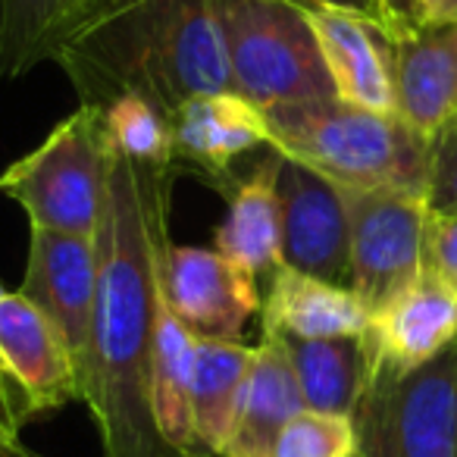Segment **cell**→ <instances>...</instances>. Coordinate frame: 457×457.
I'll use <instances>...</instances> for the list:
<instances>
[{"label":"cell","instance_id":"obj_1","mask_svg":"<svg viewBox=\"0 0 457 457\" xmlns=\"http://www.w3.org/2000/svg\"><path fill=\"white\" fill-rule=\"evenodd\" d=\"M176 166L138 163L113 147L110 195L97 228V298L82 404L104 457H179L154 420L157 267L170 242Z\"/></svg>","mask_w":457,"mask_h":457},{"label":"cell","instance_id":"obj_2","mask_svg":"<svg viewBox=\"0 0 457 457\" xmlns=\"http://www.w3.org/2000/svg\"><path fill=\"white\" fill-rule=\"evenodd\" d=\"M54 63L79 104L138 95L170 122L195 97L236 91L210 0H104Z\"/></svg>","mask_w":457,"mask_h":457},{"label":"cell","instance_id":"obj_3","mask_svg":"<svg viewBox=\"0 0 457 457\" xmlns=\"http://www.w3.org/2000/svg\"><path fill=\"white\" fill-rule=\"evenodd\" d=\"M270 147L342 191L401 188L426 195L429 138L398 113H373L342 101L263 110Z\"/></svg>","mask_w":457,"mask_h":457},{"label":"cell","instance_id":"obj_4","mask_svg":"<svg viewBox=\"0 0 457 457\" xmlns=\"http://www.w3.org/2000/svg\"><path fill=\"white\" fill-rule=\"evenodd\" d=\"M113 138L95 104H79L35 151L0 172V195L51 232L97 238L110 195Z\"/></svg>","mask_w":457,"mask_h":457},{"label":"cell","instance_id":"obj_5","mask_svg":"<svg viewBox=\"0 0 457 457\" xmlns=\"http://www.w3.org/2000/svg\"><path fill=\"white\" fill-rule=\"evenodd\" d=\"M232 85L261 110L336 101L323 54L295 0H210Z\"/></svg>","mask_w":457,"mask_h":457},{"label":"cell","instance_id":"obj_6","mask_svg":"<svg viewBox=\"0 0 457 457\" xmlns=\"http://www.w3.org/2000/svg\"><path fill=\"white\" fill-rule=\"evenodd\" d=\"M370 457H457V342L411 373H373L354 413Z\"/></svg>","mask_w":457,"mask_h":457},{"label":"cell","instance_id":"obj_7","mask_svg":"<svg viewBox=\"0 0 457 457\" xmlns=\"http://www.w3.org/2000/svg\"><path fill=\"white\" fill-rule=\"evenodd\" d=\"M82 401L79 363L63 332L20 292L0 301V413L22 426Z\"/></svg>","mask_w":457,"mask_h":457},{"label":"cell","instance_id":"obj_8","mask_svg":"<svg viewBox=\"0 0 457 457\" xmlns=\"http://www.w3.org/2000/svg\"><path fill=\"white\" fill-rule=\"evenodd\" d=\"M351 228V288L370 307L423 276L426 195L401 188L342 191Z\"/></svg>","mask_w":457,"mask_h":457},{"label":"cell","instance_id":"obj_9","mask_svg":"<svg viewBox=\"0 0 457 457\" xmlns=\"http://www.w3.org/2000/svg\"><path fill=\"white\" fill-rule=\"evenodd\" d=\"M160 295L197 338L242 342L248 320L261 311L257 276L216 248L172 245L160 251Z\"/></svg>","mask_w":457,"mask_h":457},{"label":"cell","instance_id":"obj_10","mask_svg":"<svg viewBox=\"0 0 457 457\" xmlns=\"http://www.w3.org/2000/svg\"><path fill=\"white\" fill-rule=\"evenodd\" d=\"M282 267L351 288V228L338 185L282 157Z\"/></svg>","mask_w":457,"mask_h":457},{"label":"cell","instance_id":"obj_11","mask_svg":"<svg viewBox=\"0 0 457 457\" xmlns=\"http://www.w3.org/2000/svg\"><path fill=\"white\" fill-rule=\"evenodd\" d=\"M20 295H26L63 332L79 363V376L85 379L97 298L95 238L63 236V232L32 226Z\"/></svg>","mask_w":457,"mask_h":457},{"label":"cell","instance_id":"obj_12","mask_svg":"<svg viewBox=\"0 0 457 457\" xmlns=\"http://www.w3.org/2000/svg\"><path fill=\"white\" fill-rule=\"evenodd\" d=\"M457 342V295L423 273L370 311L363 345L373 373H411Z\"/></svg>","mask_w":457,"mask_h":457},{"label":"cell","instance_id":"obj_13","mask_svg":"<svg viewBox=\"0 0 457 457\" xmlns=\"http://www.w3.org/2000/svg\"><path fill=\"white\" fill-rule=\"evenodd\" d=\"M313 29L336 101L351 107L395 113L392 38L376 22L323 4H298Z\"/></svg>","mask_w":457,"mask_h":457},{"label":"cell","instance_id":"obj_14","mask_svg":"<svg viewBox=\"0 0 457 457\" xmlns=\"http://www.w3.org/2000/svg\"><path fill=\"white\" fill-rule=\"evenodd\" d=\"M172 163L191 166L207 182L232 185V166L254 147H270L267 113L238 91L188 101L172 116Z\"/></svg>","mask_w":457,"mask_h":457},{"label":"cell","instance_id":"obj_15","mask_svg":"<svg viewBox=\"0 0 457 457\" xmlns=\"http://www.w3.org/2000/svg\"><path fill=\"white\" fill-rule=\"evenodd\" d=\"M395 113L423 138H436L457 113V22L420 26L392 41Z\"/></svg>","mask_w":457,"mask_h":457},{"label":"cell","instance_id":"obj_16","mask_svg":"<svg viewBox=\"0 0 457 457\" xmlns=\"http://www.w3.org/2000/svg\"><path fill=\"white\" fill-rule=\"evenodd\" d=\"M304 411L301 386L282 338L263 336L220 457H270L282 429Z\"/></svg>","mask_w":457,"mask_h":457},{"label":"cell","instance_id":"obj_17","mask_svg":"<svg viewBox=\"0 0 457 457\" xmlns=\"http://www.w3.org/2000/svg\"><path fill=\"white\" fill-rule=\"evenodd\" d=\"M263 336L279 338H338L363 336L370 307L354 288L317 279L292 267L270 273V292L261 304Z\"/></svg>","mask_w":457,"mask_h":457},{"label":"cell","instance_id":"obj_18","mask_svg":"<svg viewBox=\"0 0 457 457\" xmlns=\"http://www.w3.org/2000/svg\"><path fill=\"white\" fill-rule=\"evenodd\" d=\"M279 163L282 154L270 147L267 160L228 185V213L216 228V251L254 276L282 267Z\"/></svg>","mask_w":457,"mask_h":457},{"label":"cell","instance_id":"obj_19","mask_svg":"<svg viewBox=\"0 0 457 457\" xmlns=\"http://www.w3.org/2000/svg\"><path fill=\"white\" fill-rule=\"evenodd\" d=\"M104 0H0V79L16 82L57 60Z\"/></svg>","mask_w":457,"mask_h":457},{"label":"cell","instance_id":"obj_20","mask_svg":"<svg viewBox=\"0 0 457 457\" xmlns=\"http://www.w3.org/2000/svg\"><path fill=\"white\" fill-rule=\"evenodd\" d=\"M254 351L245 342L195 336V361H191V423L201 457H220L245 382H248Z\"/></svg>","mask_w":457,"mask_h":457},{"label":"cell","instance_id":"obj_21","mask_svg":"<svg viewBox=\"0 0 457 457\" xmlns=\"http://www.w3.org/2000/svg\"><path fill=\"white\" fill-rule=\"evenodd\" d=\"M282 345L298 376L307 411L354 417L370 386V354L363 336L282 338Z\"/></svg>","mask_w":457,"mask_h":457},{"label":"cell","instance_id":"obj_22","mask_svg":"<svg viewBox=\"0 0 457 457\" xmlns=\"http://www.w3.org/2000/svg\"><path fill=\"white\" fill-rule=\"evenodd\" d=\"M191 361H195V336L172 313L157 282L151 398L160 436L179 457H201L195 442V423H191Z\"/></svg>","mask_w":457,"mask_h":457},{"label":"cell","instance_id":"obj_23","mask_svg":"<svg viewBox=\"0 0 457 457\" xmlns=\"http://www.w3.org/2000/svg\"><path fill=\"white\" fill-rule=\"evenodd\" d=\"M113 147L138 163H172V126L138 95H122L104 110ZM176 166V163H172Z\"/></svg>","mask_w":457,"mask_h":457},{"label":"cell","instance_id":"obj_24","mask_svg":"<svg viewBox=\"0 0 457 457\" xmlns=\"http://www.w3.org/2000/svg\"><path fill=\"white\" fill-rule=\"evenodd\" d=\"M361 451L354 417L301 411L282 429L270 457H354Z\"/></svg>","mask_w":457,"mask_h":457},{"label":"cell","instance_id":"obj_25","mask_svg":"<svg viewBox=\"0 0 457 457\" xmlns=\"http://www.w3.org/2000/svg\"><path fill=\"white\" fill-rule=\"evenodd\" d=\"M426 204L438 213H457V113L429 141V185Z\"/></svg>","mask_w":457,"mask_h":457},{"label":"cell","instance_id":"obj_26","mask_svg":"<svg viewBox=\"0 0 457 457\" xmlns=\"http://www.w3.org/2000/svg\"><path fill=\"white\" fill-rule=\"evenodd\" d=\"M423 273L457 295V213L429 210L423 238Z\"/></svg>","mask_w":457,"mask_h":457},{"label":"cell","instance_id":"obj_27","mask_svg":"<svg viewBox=\"0 0 457 457\" xmlns=\"http://www.w3.org/2000/svg\"><path fill=\"white\" fill-rule=\"evenodd\" d=\"M382 10H386L388 38H392V41L404 38V35H411L413 29H420L413 0H382Z\"/></svg>","mask_w":457,"mask_h":457},{"label":"cell","instance_id":"obj_28","mask_svg":"<svg viewBox=\"0 0 457 457\" xmlns=\"http://www.w3.org/2000/svg\"><path fill=\"white\" fill-rule=\"evenodd\" d=\"M295 4H323V7L348 10V13L376 22L388 35V20H386V10H382V0H295Z\"/></svg>","mask_w":457,"mask_h":457},{"label":"cell","instance_id":"obj_29","mask_svg":"<svg viewBox=\"0 0 457 457\" xmlns=\"http://www.w3.org/2000/svg\"><path fill=\"white\" fill-rule=\"evenodd\" d=\"M420 26H438V22H457V0H413Z\"/></svg>","mask_w":457,"mask_h":457},{"label":"cell","instance_id":"obj_30","mask_svg":"<svg viewBox=\"0 0 457 457\" xmlns=\"http://www.w3.org/2000/svg\"><path fill=\"white\" fill-rule=\"evenodd\" d=\"M0 457H38L22 442V432L16 426H10V420L4 413H0Z\"/></svg>","mask_w":457,"mask_h":457},{"label":"cell","instance_id":"obj_31","mask_svg":"<svg viewBox=\"0 0 457 457\" xmlns=\"http://www.w3.org/2000/svg\"><path fill=\"white\" fill-rule=\"evenodd\" d=\"M354 457H370V454H367V451H363V445H361V451H357Z\"/></svg>","mask_w":457,"mask_h":457},{"label":"cell","instance_id":"obj_32","mask_svg":"<svg viewBox=\"0 0 457 457\" xmlns=\"http://www.w3.org/2000/svg\"><path fill=\"white\" fill-rule=\"evenodd\" d=\"M4 298H7V292H4V286H0V301H4Z\"/></svg>","mask_w":457,"mask_h":457}]
</instances>
